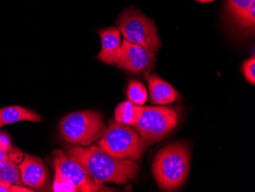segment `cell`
I'll use <instances>...</instances> for the list:
<instances>
[{
  "label": "cell",
  "instance_id": "cell-9",
  "mask_svg": "<svg viewBox=\"0 0 255 192\" xmlns=\"http://www.w3.org/2000/svg\"><path fill=\"white\" fill-rule=\"evenodd\" d=\"M18 166L24 186L40 189L44 186L48 179V171L41 159L25 153L24 159Z\"/></svg>",
  "mask_w": 255,
  "mask_h": 192
},
{
  "label": "cell",
  "instance_id": "cell-15",
  "mask_svg": "<svg viewBox=\"0 0 255 192\" xmlns=\"http://www.w3.org/2000/svg\"><path fill=\"white\" fill-rule=\"evenodd\" d=\"M255 0H227L226 12L232 21L237 25Z\"/></svg>",
  "mask_w": 255,
  "mask_h": 192
},
{
  "label": "cell",
  "instance_id": "cell-18",
  "mask_svg": "<svg viewBox=\"0 0 255 192\" xmlns=\"http://www.w3.org/2000/svg\"><path fill=\"white\" fill-rule=\"evenodd\" d=\"M237 25L248 32H254L255 25V2L249 7L247 12L239 21Z\"/></svg>",
  "mask_w": 255,
  "mask_h": 192
},
{
  "label": "cell",
  "instance_id": "cell-11",
  "mask_svg": "<svg viewBox=\"0 0 255 192\" xmlns=\"http://www.w3.org/2000/svg\"><path fill=\"white\" fill-rule=\"evenodd\" d=\"M150 103L154 105H167L180 99V94L173 86L155 74H147Z\"/></svg>",
  "mask_w": 255,
  "mask_h": 192
},
{
  "label": "cell",
  "instance_id": "cell-21",
  "mask_svg": "<svg viewBox=\"0 0 255 192\" xmlns=\"http://www.w3.org/2000/svg\"><path fill=\"white\" fill-rule=\"evenodd\" d=\"M197 2H202V3H208V2H211L215 1V0H196Z\"/></svg>",
  "mask_w": 255,
  "mask_h": 192
},
{
  "label": "cell",
  "instance_id": "cell-17",
  "mask_svg": "<svg viewBox=\"0 0 255 192\" xmlns=\"http://www.w3.org/2000/svg\"><path fill=\"white\" fill-rule=\"evenodd\" d=\"M23 156L22 151L12 145L8 147L0 146V164L6 160H12L19 164L22 161Z\"/></svg>",
  "mask_w": 255,
  "mask_h": 192
},
{
  "label": "cell",
  "instance_id": "cell-7",
  "mask_svg": "<svg viewBox=\"0 0 255 192\" xmlns=\"http://www.w3.org/2000/svg\"><path fill=\"white\" fill-rule=\"evenodd\" d=\"M178 122L175 110L164 106H143L142 114L134 130L146 141H156L166 137Z\"/></svg>",
  "mask_w": 255,
  "mask_h": 192
},
{
  "label": "cell",
  "instance_id": "cell-16",
  "mask_svg": "<svg viewBox=\"0 0 255 192\" xmlns=\"http://www.w3.org/2000/svg\"><path fill=\"white\" fill-rule=\"evenodd\" d=\"M127 97L129 101L137 105H144L147 100L145 86L137 80H133L128 87Z\"/></svg>",
  "mask_w": 255,
  "mask_h": 192
},
{
  "label": "cell",
  "instance_id": "cell-13",
  "mask_svg": "<svg viewBox=\"0 0 255 192\" xmlns=\"http://www.w3.org/2000/svg\"><path fill=\"white\" fill-rule=\"evenodd\" d=\"M142 114V105H137L129 100L120 103L115 110V120L128 126H134Z\"/></svg>",
  "mask_w": 255,
  "mask_h": 192
},
{
  "label": "cell",
  "instance_id": "cell-12",
  "mask_svg": "<svg viewBox=\"0 0 255 192\" xmlns=\"http://www.w3.org/2000/svg\"><path fill=\"white\" fill-rule=\"evenodd\" d=\"M21 121L39 123L42 117L32 110L19 106H11L0 109V128Z\"/></svg>",
  "mask_w": 255,
  "mask_h": 192
},
{
  "label": "cell",
  "instance_id": "cell-10",
  "mask_svg": "<svg viewBox=\"0 0 255 192\" xmlns=\"http://www.w3.org/2000/svg\"><path fill=\"white\" fill-rule=\"evenodd\" d=\"M98 33L101 38L102 48L97 58L106 64H117L123 46L120 29L111 27L100 30Z\"/></svg>",
  "mask_w": 255,
  "mask_h": 192
},
{
  "label": "cell",
  "instance_id": "cell-5",
  "mask_svg": "<svg viewBox=\"0 0 255 192\" xmlns=\"http://www.w3.org/2000/svg\"><path fill=\"white\" fill-rule=\"evenodd\" d=\"M145 140L126 124L113 121L105 129L100 140V147L120 160H137L145 150Z\"/></svg>",
  "mask_w": 255,
  "mask_h": 192
},
{
  "label": "cell",
  "instance_id": "cell-8",
  "mask_svg": "<svg viewBox=\"0 0 255 192\" xmlns=\"http://www.w3.org/2000/svg\"><path fill=\"white\" fill-rule=\"evenodd\" d=\"M156 54L124 39L117 67L133 73H144L154 67Z\"/></svg>",
  "mask_w": 255,
  "mask_h": 192
},
{
  "label": "cell",
  "instance_id": "cell-20",
  "mask_svg": "<svg viewBox=\"0 0 255 192\" xmlns=\"http://www.w3.org/2000/svg\"><path fill=\"white\" fill-rule=\"evenodd\" d=\"M0 192H34V191L29 188L10 184L0 181Z\"/></svg>",
  "mask_w": 255,
  "mask_h": 192
},
{
  "label": "cell",
  "instance_id": "cell-19",
  "mask_svg": "<svg viewBox=\"0 0 255 192\" xmlns=\"http://www.w3.org/2000/svg\"><path fill=\"white\" fill-rule=\"evenodd\" d=\"M242 71L246 80L251 84L255 85V57L252 56V58L246 60L242 64Z\"/></svg>",
  "mask_w": 255,
  "mask_h": 192
},
{
  "label": "cell",
  "instance_id": "cell-6",
  "mask_svg": "<svg viewBox=\"0 0 255 192\" xmlns=\"http://www.w3.org/2000/svg\"><path fill=\"white\" fill-rule=\"evenodd\" d=\"M124 39L151 52L158 51L161 41L154 21L134 8H127L117 21Z\"/></svg>",
  "mask_w": 255,
  "mask_h": 192
},
{
  "label": "cell",
  "instance_id": "cell-14",
  "mask_svg": "<svg viewBox=\"0 0 255 192\" xmlns=\"http://www.w3.org/2000/svg\"><path fill=\"white\" fill-rule=\"evenodd\" d=\"M0 181L10 184L22 186L21 172L18 163L12 160H6L0 164Z\"/></svg>",
  "mask_w": 255,
  "mask_h": 192
},
{
  "label": "cell",
  "instance_id": "cell-1",
  "mask_svg": "<svg viewBox=\"0 0 255 192\" xmlns=\"http://www.w3.org/2000/svg\"><path fill=\"white\" fill-rule=\"evenodd\" d=\"M67 155L82 166L98 185H124L138 173V164L132 160L113 157L100 146H76Z\"/></svg>",
  "mask_w": 255,
  "mask_h": 192
},
{
  "label": "cell",
  "instance_id": "cell-3",
  "mask_svg": "<svg viewBox=\"0 0 255 192\" xmlns=\"http://www.w3.org/2000/svg\"><path fill=\"white\" fill-rule=\"evenodd\" d=\"M53 156L55 170L54 192H95L105 190L82 166L62 150H55Z\"/></svg>",
  "mask_w": 255,
  "mask_h": 192
},
{
  "label": "cell",
  "instance_id": "cell-2",
  "mask_svg": "<svg viewBox=\"0 0 255 192\" xmlns=\"http://www.w3.org/2000/svg\"><path fill=\"white\" fill-rule=\"evenodd\" d=\"M190 152L182 143L164 146L154 157L152 173L161 190L173 192L180 189L190 170Z\"/></svg>",
  "mask_w": 255,
  "mask_h": 192
},
{
  "label": "cell",
  "instance_id": "cell-4",
  "mask_svg": "<svg viewBox=\"0 0 255 192\" xmlns=\"http://www.w3.org/2000/svg\"><path fill=\"white\" fill-rule=\"evenodd\" d=\"M105 129L103 114L91 110L71 113L61 120L59 125L63 140L80 146H90L101 138Z\"/></svg>",
  "mask_w": 255,
  "mask_h": 192
}]
</instances>
